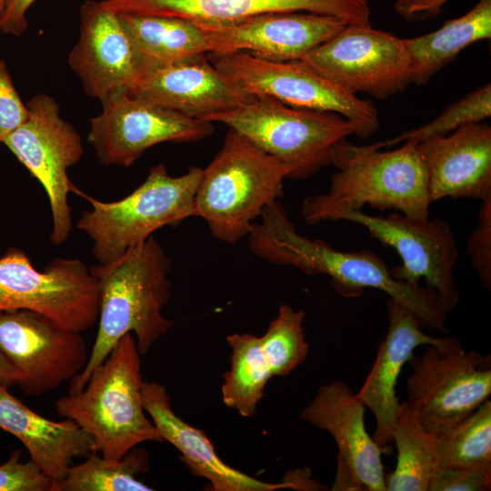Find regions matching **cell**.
Returning a JSON list of instances; mask_svg holds the SVG:
<instances>
[{"instance_id":"6da1fadb","label":"cell","mask_w":491,"mask_h":491,"mask_svg":"<svg viewBox=\"0 0 491 491\" xmlns=\"http://www.w3.org/2000/svg\"><path fill=\"white\" fill-rule=\"evenodd\" d=\"M249 235L254 255L276 265L292 266L305 274L327 275L340 295L352 297L371 287L386 293L408 308L422 327L446 333V315L440 309L435 292L393 277L385 261L364 249L344 252L333 249L321 239L300 235L283 205L276 201L262 213Z\"/></svg>"},{"instance_id":"7a4b0ae2","label":"cell","mask_w":491,"mask_h":491,"mask_svg":"<svg viewBox=\"0 0 491 491\" xmlns=\"http://www.w3.org/2000/svg\"><path fill=\"white\" fill-rule=\"evenodd\" d=\"M171 259L151 235L120 257L89 267L100 292L99 326L84 369L71 380L69 393L85 386L91 373L126 334L135 333L141 355L172 327L163 315L171 295Z\"/></svg>"},{"instance_id":"3957f363","label":"cell","mask_w":491,"mask_h":491,"mask_svg":"<svg viewBox=\"0 0 491 491\" xmlns=\"http://www.w3.org/2000/svg\"><path fill=\"white\" fill-rule=\"evenodd\" d=\"M380 149L376 144L356 145L347 138L337 142L331 156L336 172L329 190L305 198L304 220L309 225L332 221L341 211L361 210L364 205L428 219L431 201L427 172L417 143L406 140L397 149Z\"/></svg>"},{"instance_id":"277c9868","label":"cell","mask_w":491,"mask_h":491,"mask_svg":"<svg viewBox=\"0 0 491 491\" xmlns=\"http://www.w3.org/2000/svg\"><path fill=\"white\" fill-rule=\"evenodd\" d=\"M140 355L135 339L126 334L82 390L55 401L56 413L86 431L103 457L121 459L141 443L164 441L143 406Z\"/></svg>"},{"instance_id":"5b68a950","label":"cell","mask_w":491,"mask_h":491,"mask_svg":"<svg viewBox=\"0 0 491 491\" xmlns=\"http://www.w3.org/2000/svg\"><path fill=\"white\" fill-rule=\"evenodd\" d=\"M286 167L229 128L222 148L203 169L195 197V216L227 244L248 236L263 211L284 195Z\"/></svg>"},{"instance_id":"8992f818","label":"cell","mask_w":491,"mask_h":491,"mask_svg":"<svg viewBox=\"0 0 491 491\" xmlns=\"http://www.w3.org/2000/svg\"><path fill=\"white\" fill-rule=\"evenodd\" d=\"M202 171L190 166L185 174L171 176L158 164L135 190L112 202L97 200L74 185L72 192L92 206L83 213L76 227L92 239V252L98 263L115 260L163 226L195 216V197Z\"/></svg>"},{"instance_id":"52a82bcc","label":"cell","mask_w":491,"mask_h":491,"mask_svg":"<svg viewBox=\"0 0 491 491\" xmlns=\"http://www.w3.org/2000/svg\"><path fill=\"white\" fill-rule=\"evenodd\" d=\"M236 131L280 161L287 178L304 180L331 165L336 144L355 135L343 115L296 108L273 97L255 96L229 112L205 117Z\"/></svg>"},{"instance_id":"ba28073f","label":"cell","mask_w":491,"mask_h":491,"mask_svg":"<svg viewBox=\"0 0 491 491\" xmlns=\"http://www.w3.org/2000/svg\"><path fill=\"white\" fill-rule=\"evenodd\" d=\"M207 57L235 87L252 96H269L296 108L343 115L365 139L379 128L378 112L370 100L348 94L302 60L269 61L243 52Z\"/></svg>"},{"instance_id":"9c48e42d","label":"cell","mask_w":491,"mask_h":491,"mask_svg":"<svg viewBox=\"0 0 491 491\" xmlns=\"http://www.w3.org/2000/svg\"><path fill=\"white\" fill-rule=\"evenodd\" d=\"M490 356L466 351L446 338L412 355L406 403L432 432L443 430L476 410L491 394Z\"/></svg>"},{"instance_id":"30bf717a","label":"cell","mask_w":491,"mask_h":491,"mask_svg":"<svg viewBox=\"0 0 491 491\" xmlns=\"http://www.w3.org/2000/svg\"><path fill=\"white\" fill-rule=\"evenodd\" d=\"M99 308L96 279L83 261L56 258L38 271L20 249L0 258V311H35L82 332L98 320Z\"/></svg>"},{"instance_id":"8fae6325","label":"cell","mask_w":491,"mask_h":491,"mask_svg":"<svg viewBox=\"0 0 491 491\" xmlns=\"http://www.w3.org/2000/svg\"><path fill=\"white\" fill-rule=\"evenodd\" d=\"M301 60L353 95L385 100L412 84L405 40L371 24L346 25Z\"/></svg>"},{"instance_id":"7c38bea8","label":"cell","mask_w":491,"mask_h":491,"mask_svg":"<svg viewBox=\"0 0 491 491\" xmlns=\"http://www.w3.org/2000/svg\"><path fill=\"white\" fill-rule=\"evenodd\" d=\"M26 106L27 119L4 144L45 190L53 219L50 238L59 246L72 231L67 195L74 185L67 170L81 159L83 143L75 127L60 116L59 105L53 97L38 94Z\"/></svg>"},{"instance_id":"4fadbf2b","label":"cell","mask_w":491,"mask_h":491,"mask_svg":"<svg viewBox=\"0 0 491 491\" xmlns=\"http://www.w3.org/2000/svg\"><path fill=\"white\" fill-rule=\"evenodd\" d=\"M338 220L363 225L373 238L396 251L402 265L390 269L395 279L419 286L424 278L446 315L457 306L460 296L454 269L459 252L445 221L416 219L401 213L369 215L361 210L341 211L332 218Z\"/></svg>"},{"instance_id":"5bb4252c","label":"cell","mask_w":491,"mask_h":491,"mask_svg":"<svg viewBox=\"0 0 491 491\" xmlns=\"http://www.w3.org/2000/svg\"><path fill=\"white\" fill-rule=\"evenodd\" d=\"M101 103L102 112L90 120L87 141L105 165L128 167L155 145L196 142L214 132L212 122L162 107L127 89Z\"/></svg>"},{"instance_id":"9a60e30c","label":"cell","mask_w":491,"mask_h":491,"mask_svg":"<svg viewBox=\"0 0 491 491\" xmlns=\"http://www.w3.org/2000/svg\"><path fill=\"white\" fill-rule=\"evenodd\" d=\"M27 309L0 311V351L21 372L28 396H41L72 380L88 361L80 334Z\"/></svg>"},{"instance_id":"2e32d148","label":"cell","mask_w":491,"mask_h":491,"mask_svg":"<svg viewBox=\"0 0 491 491\" xmlns=\"http://www.w3.org/2000/svg\"><path fill=\"white\" fill-rule=\"evenodd\" d=\"M203 32L208 54L243 52L269 61L301 60L346 23L307 12H274L241 18L191 20Z\"/></svg>"},{"instance_id":"e0dca14e","label":"cell","mask_w":491,"mask_h":491,"mask_svg":"<svg viewBox=\"0 0 491 491\" xmlns=\"http://www.w3.org/2000/svg\"><path fill=\"white\" fill-rule=\"evenodd\" d=\"M366 406L349 386L332 381L319 386L301 417L327 431L337 448V470L332 490L386 491L383 450L365 425Z\"/></svg>"},{"instance_id":"ac0fdd59","label":"cell","mask_w":491,"mask_h":491,"mask_svg":"<svg viewBox=\"0 0 491 491\" xmlns=\"http://www.w3.org/2000/svg\"><path fill=\"white\" fill-rule=\"evenodd\" d=\"M206 55L138 67L127 90L157 105L202 120L236 109L255 97L235 87Z\"/></svg>"},{"instance_id":"d6986e66","label":"cell","mask_w":491,"mask_h":491,"mask_svg":"<svg viewBox=\"0 0 491 491\" xmlns=\"http://www.w3.org/2000/svg\"><path fill=\"white\" fill-rule=\"evenodd\" d=\"M142 401L145 412L164 441L172 444L181 454L180 459L191 473L206 479L215 491H274L284 488L315 490L316 481L304 471L292 472L288 479L269 483L241 472L225 464L216 454L203 431L184 421L172 406L165 386L143 382Z\"/></svg>"},{"instance_id":"ffe728a7","label":"cell","mask_w":491,"mask_h":491,"mask_svg":"<svg viewBox=\"0 0 491 491\" xmlns=\"http://www.w3.org/2000/svg\"><path fill=\"white\" fill-rule=\"evenodd\" d=\"M68 63L85 93L101 102L128 89L138 69L136 53L119 15L95 0L81 5L80 35Z\"/></svg>"},{"instance_id":"44dd1931","label":"cell","mask_w":491,"mask_h":491,"mask_svg":"<svg viewBox=\"0 0 491 491\" xmlns=\"http://www.w3.org/2000/svg\"><path fill=\"white\" fill-rule=\"evenodd\" d=\"M431 203L446 197L491 196V126L471 123L417 143Z\"/></svg>"},{"instance_id":"7402d4cb","label":"cell","mask_w":491,"mask_h":491,"mask_svg":"<svg viewBox=\"0 0 491 491\" xmlns=\"http://www.w3.org/2000/svg\"><path fill=\"white\" fill-rule=\"evenodd\" d=\"M388 329L381 341L374 365L356 397L376 421L374 441L384 451L392 443V430L400 406L396 386L402 367L416 347L443 344L446 338L427 336L417 317L397 301L387 300Z\"/></svg>"},{"instance_id":"603a6c76","label":"cell","mask_w":491,"mask_h":491,"mask_svg":"<svg viewBox=\"0 0 491 491\" xmlns=\"http://www.w3.org/2000/svg\"><path fill=\"white\" fill-rule=\"evenodd\" d=\"M115 14L220 21L274 12H307L370 25L369 0H102Z\"/></svg>"},{"instance_id":"cb8c5ba5","label":"cell","mask_w":491,"mask_h":491,"mask_svg":"<svg viewBox=\"0 0 491 491\" xmlns=\"http://www.w3.org/2000/svg\"><path fill=\"white\" fill-rule=\"evenodd\" d=\"M0 428L26 447L53 482L62 479L76 457L97 453L93 437L74 420L55 422L31 410L0 386Z\"/></svg>"},{"instance_id":"d4e9b609","label":"cell","mask_w":491,"mask_h":491,"mask_svg":"<svg viewBox=\"0 0 491 491\" xmlns=\"http://www.w3.org/2000/svg\"><path fill=\"white\" fill-rule=\"evenodd\" d=\"M491 38V0H479L464 15L450 19L437 30L404 39L412 67V84L426 85L462 50Z\"/></svg>"},{"instance_id":"484cf974","label":"cell","mask_w":491,"mask_h":491,"mask_svg":"<svg viewBox=\"0 0 491 491\" xmlns=\"http://www.w3.org/2000/svg\"><path fill=\"white\" fill-rule=\"evenodd\" d=\"M138 58V67L176 63L208 54L201 29L191 20L163 15L117 14Z\"/></svg>"},{"instance_id":"4316f807","label":"cell","mask_w":491,"mask_h":491,"mask_svg":"<svg viewBox=\"0 0 491 491\" xmlns=\"http://www.w3.org/2000/svg\"><path fill=\"white\" fill-rule=\"evenodd\" d=\"M392 443L397 449V460L386 478V491H428L439 466L436 436L406 402L400 404Z\"/></svg>"},{"instance_id":"83f0119b","label":"cell","mask_w":491,"mask_h":491,"mask_svg":"<svg viewBox=\"0 0 491 491\" xmlns=\"http://www.w3.org/2000/svg\"><path fill=\"white\" fill-rule=\"evenodd\" d=\"M232 349L230 369L224 376L221 393L225 405L244 417L252 416L272 374L259 336L233 334L226 337Z\"/></svg>"},{"instance_id":"f1b7e54d","label":"cell","mask_w":491,"mask_h":491,"mask_svg":"<svg viewBox=\"0 0 491 491\" xmlns=\"http://www.w3.org/2000/svg\"><path fill=\"white\" fill-rule=\"evenodd\" d=\"M147 470L148 454L142 448L131 449L121 459L93 453L53 482L51 491H151L152 487L136 477Z\"/></svg>"},{"instance_id":"f546056e","label":"cell","mask_w":491,"mask_h":491,"mask_svg":"<svg viewBox=\"0 0 491 491\" xmlns=\"http://www.w3.org/2000/svg\"><path fill=\"white\" fill-rule=\"evenodd\" d=\"M439 466L491 471V401L457 423L433 432Z\"/></svg>"},{"instance_id":"4dcf8cb0","label":"cell","mask_w":491,"mask_h":491,"mask_svg":"<svg viewBox=\"0 0 491 491\" xmlns=\"http://www.w3.org/2000/svg\"><path fill=\"white\" fill-rule=\"evenodd\" d=\"M305 312L281 304L277 316L260 337L272 376H286L302 365L309 346L304 332Z\"/></svg>"},{"instance_id":"1f68e13d","label":"cell","mask_w":491,"mask_h":491,"mask_svg":"<svg viewBox=\"0 0 491 491\" xmlns=\"http://www.w3.org/2000/svg\"><path fill=\"white\" fill-rule=\"evenodd\" d=\"M490 115L491 85L487 83L448 105L431 122L406 131L394 138L375 144L378 148H382L406 140L418 143L431 136L447 135L466 124L480 123Z\"/></svg>"},{"instance_id":"d6a6232c","label":"cell","mask_w":491,"mask_h":491,"mask_svg":"<svg viewBox=\"0 0 491 491\" xmlns=\"http://www.w3.org/2000/svg\"><path fill=\"white\" fill-rule=\"evenodd\" d=\"M466 251L482 284L491 286V196L482 200L477 225L466 240Z\"/></svg>"},{"instance_id":"836d02e7","label":"cell","mask_w":491,"mask_h":491,"mask_svg":"<svg viewBox=\"0 0 491 491\" xmlns=\"http://www.w3.org/2000/svg\"><path fill=\"white\" fill-rule=\"evenodd\" d=\"M21 452L14 450L0 465V491H51L53 480L32 460L20 461Z\"/></svg>"},{"instance_id":"e575fe53","label":"cell","mask_w":491,"mask_h":491,"mask_svg":"<svg viewBox=\"0 0 491 491\" xmlns=\"http://www.w3.org/2000/svg\"><path fill=\"white\" fill-rule=\"evenodd\" d=\"M29 112L9 75L5 63L0 59V143L20 126Z\"/></svg>"},{"instance_id":"d590c367","label":"cell","mask_w":491,"mask_h":491,"mask_svg":"<svg viewBox=\"0 0 491 491\" xmlns=\"http://www.w3.org/2000/svg\"><path fill=\"white\" fill-rule=\"evenodd\" d=\"M491 487V471L438 466L428 491H486Z\"/></svg>"},{"instance_id":"8d00e7d4","label":"cell","mask_w":491,"mask_h":491,"mask_svg":"<svg viewBox=\"0 0 491 491\" xmlns=\"http://www.w3.org/2000/svg\"><path fill=\"white\" fill-rule=\"evenodd\" d=\"M36 0H6L0 19V30L6 35L19 36L28 26L26 14Z\"/></svg>"},{"instance_id":"74e56055","label":"cell","mask_w":491,"mask_h":491,"mask_svg":"<svg viewBox=\"0 0 491 491\" xmlns=\"http://www.w3.org/2000/svg\"><path fill=\"white\" fill-rule=\"evenodd\" d=\"M447 1L449 0H396L394 8L406 21H421L439 15Z\"/></svg>"},{"instance_id":"f35d334b","label":"cell","mask_w":491,"mask_h":491,"mask_svg":"<svg viewBox=\"0 0 491 491\" xmlns=\"http://www.w3.org/2000/svg\"><path fill=\"white\" fill-rule=\"evenodd\" d=\"M21 378V372L0 351V386L8 388L18 385Z\"/></svg>"},{"instance_id":"ab89813d","label":"cell","mask_w":491,"mask_h":491,"mask_svg":"<svg viewBox=\"0 0 491 491\" xmlns=\"http://www.w3.org/2000/svg\"><path fill=\"white\" fill-rule=\"evenodd\" d=\"M5 3H6V0H0V19L4 13Z\"/></svg>"}]
</instances>
